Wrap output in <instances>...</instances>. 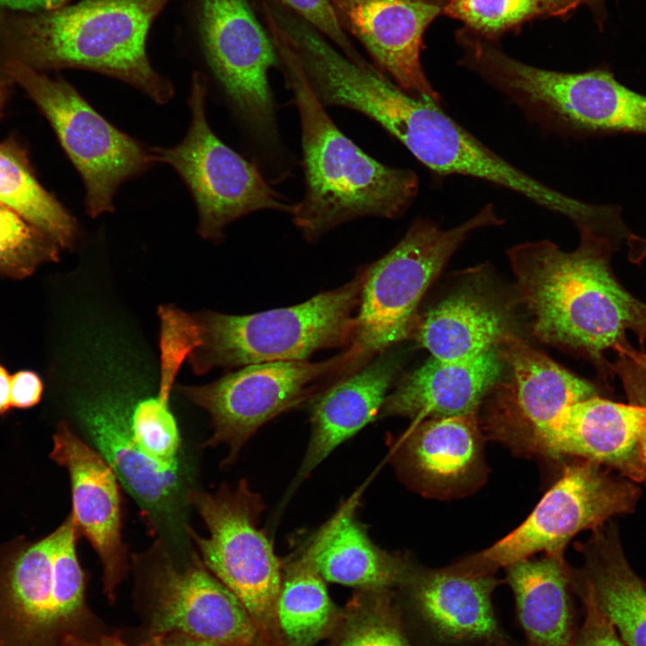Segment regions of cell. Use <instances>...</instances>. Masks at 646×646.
I'll return each instance as SVG.
<instances>
[{"label":"cell","instance_id":"41","mask_svg":"<svg viewBox=\"0 0 646 646\" xmlns=\"http://www.w3.org/2000/svg\"><path fill=\"white\" fill-rule=\"evenodd\" d=\"M8 81L0 79V114L7 98Z\"/></svg>","mask_w":646,"mask_h":646},{"label":"cell","instance_id":"12","mask_svg":"<svg viewBox=\"0 0 646 646\" xmlns=\"http://www.w3.org/2000/svg\"><path fill=\"white\" fill-rule=\"evenodd\" d=\"M199 24L207 63L253 139L279 146L268 72L278 57L247 0H201Z\"/></svg>","mask_w":646,"mask_h":646},{"label":"cell","instance_id":"4","mask_svg":"<svg viewBox=\"0 0 646 646\" xmlns=\"http://www.w3.org/2000/svg\"><path fill=\"white\" fill-rule=\"evenodd\" d=\"M460 64L499 90L544 129L573 136L646 135V95L605 68L551 71L516 60L493 41L469 35Z\"/></svg>","mask_w":646,"mask_h":646},{"label":"cell","instance_id":"31","mask_svg":"<svg viewBox=\"0 0 646 646\" xmlns=\"http://www.w3.org/2000/svg\"><path fill=\"white\" fill-rule=\"evenodd\" d=\"M58 244L38 226L0 202V275L24 278L57 261Z\"/></svg>","mask_w":646,"mask_h":646},{"label":"cell","instance_id":"22","mask_svg":"<svg viewBox=\"0 0 646 646\" xmlns=\"http://www.w3.org/2000/svg\"><path fill=\"white\" fill-rule=\"evenodd\" d=\"M593 531L581 546L583 566L571 568L572 589L593 602L624 646H646V585L630 566L615 526Z\"/></svg>","mask_w":646,"mask_h":646},{"label":"cell","instance_id":"44","mask_svg":"<svg viewBox=\"0 0 646 646\" xmlns=\"http://www.w3.org/2000/svg\"><path fill=\"white\" fill-rule=\"evenodd\" d=\"M69 1H70V0H64V5H65V4H67V3H68Z\"/></svg>","mask_w":646,"mask_h":646},{"label":"cell","instance_id":"45","mask_svg":"<svg viewBox=\"0 0 646 646\" xmlns=\"http://www.w3.org/2000/svg\"><path fill=\"white\" fill-rule=\"evenodd\" d=\"M646 585V584H645Z\"/></svg>","mask_w":646,"mask_h":646},{"label":"cell","instance_id":"20","mask_svg":"<svg viewBox=\"0 0 646 646\" xmlns=\"http://www.w3.org/2000/svg\"><path fill=\"white\" fill-rule=\"evenodd\" d=\"M399 367L397 357L385 351L318 397L310 415V441L292 491L336 448L379 416Z\"/></svg>","mask_w":646,"mask_h":646},{"label":"cell","instance_id":"10","mask_svg":"<svg viewBox=\"0 0 646 646\" xmlns=\"http://www.w3.org/2000/svg\"><path fill=\"white\" fill-rule=\"evenodd\" d=\"M602 466L587 459L567 465L519 527L458 563L473 573L493 574L536 553H563L577 533L595 530L611 517L631 512L640 496L638 487Z\"/></svg>","mask_w":646,"mask_h":646},{"label":"cell","instance_id":"42","mask_svg":"<svg viewBox=\"0 0 646 646\" xmlns=\"http://www.w3.org/2000/svg\"><path fill=\"white\" fill-rule=\"evenodd\" d=\"M484 646H512L511 642H491Z\"/></svg>","mask_w":646,"mask_h":646},{"label":"cell","instance_id":"27","mask_svg":"<svg viewBox=\"0 0 646 646\" xmlns=\"http://www.w3.org/2000/svg\"><path fill=\"white\" fill-rule=\"evenodd\" d=\"M342 615L303 550L283 563L276 620L284 646H316L336 630Z\"/></svg>","mask_w":646,"mask_h":646},{"label":"cell","instance_id":"19","mask_svg":"<svg viewBox=\"0 0 646 646\" xmlns=\"http://www.w3.org/2000/svg\"><path fill=\"white\" fill-rule=\"evenodd\" d=\"M502 366L498 348L460 361L431 357L386 397L379 416L409 417L417 424L428 417L476 413Z\"/></svg>","mask_w":646,"mask_h":646},{"label":"cell","instance_id":"32","mask_svg":"<svg viewBox=\"0 0 646 646\" xmlns=\"http://www.w3.org/2000/svg\"><path fill=\"white\" fill-rule=\"evenodd\" d=\"M291 10L336 45L351 59L362 57L339 24L330 0H273Z\"/></svg>","mask_w":646,"mask_h":646},{"label":"cell","instance_id":"5","mask_svg":"<svg viewBox=\"0 0 646 646\" xmlns=\"http://www.w3.org/2000/svg\"><path fill=\"white\" fill-rule=\"evenodd\" d=\"M365 275L362 267L344 285L290 307L249 315L191 313L194 346L188 356L194 373L308 360L319 350L350 345Z\"/></svg>","mask_w":646,"mask_h":646},{"label":"cell","instance_id":"9","mask_svg":"<svg viewBox=\"0 0 646 646\" xmlns=\"http://www.w3.org/2000/svg\"><path fill=\"white\" fill-rule=\"evenodd\" d=\"M206 80L192 78L188 105L191 123L185 138L172 147L150 148L153 162L170 165L191 192L197 207V231L218 240L227 224L259 210L291 214L257 167L226 145L210 127L205 115Z\"/></svg>","mask_w":646,"mask_h":646},{"label":"cell","instance_id":"24","mask_svg":"<svg viewBox=\"0 0 646 646\" xmlns=\"http://www.w3.org/2000/svg\"><path fill=\"white\" fill-rule=\"evenodd\" d=\"M498 301L481 287L467 285L451 293L418 319L413 332L432 357L460 361L498 348L513 334Z\"/></svg>","mask_w":646,"mask_h":646},{"label":"cell","instance_id":"15","mask_svg":"<svg viewBox=\"0 0 646 646\" xmlns=\"http://www.w3.org/2000/svg\"><path fill=\"white\" fill-rule=\"evenodd\" d=\"M337 21L376 67L406 92L441 104L420 60L423 34L445 0H330Z\"/></svg>","mask_w":646,"mask_h":646},{"label":"cell","instance_id":"25","mask_svg":"<svg viewBox=\"0 0 646 646\" xmlns=\"http://www.w3.org/2000/svg\"><path fill=\"white\" fill-rule=\"evenodd\" d=\"M78 415L118 479L144 506L158 509L178 486L179 467L162 464L147 455L135 439L130 413L111 397L84 400Z\"/></svg>","mask_w":646,"mask_h":646},{"label":"cell","instance_id":"23","mask_svg":"<svg viewBox=\"0 0 646 646\" xmlns=\"http://www.w3.org/2000/svg\"><path fill=\"white\" fill-rule=\"evenodd\" d=\"M358 493L351 497L303 548L327 581L362 590L401 586L413 564L375 546L355 517Z\"/></svg>","mask_w":646,"mask_h":646},{"label":"cell","instance_id":"11","mask_svg":"<svg viewBox=\"0 0 646 646\" xmlns=\"http://www.w3.org/2000/svg\"><path fill=\"white\" fill-rule=\"evenodd\" d=\"M348 360L346 350L320 362L279 361L240 367L202 386L175 388L211 416L213 434L204 446L228 445L223 464L233 461L247 441L266 423L304 402L324 376Z\"/></svg>","mask_w":646,"mask_h":646},{"label":"cell","instance_id":"17","mask_svg":"<svg viewBox=\"0 0 646 646\" xmlns=\"http://www.w3.org/2000/svg\"><path fill=\"white\" fill-rule=\"evenodd\" d=\"M51 458L68 470L72 516L103 567L104 592L110 600L126 574V548L121 536L118 477L105 458L83 442L66 423L53 436Z\"/></svg>","mask_w":646,"mask_h":646},{"label":"cell","instance_id":"28","mask_svg":"<svg viewBox=\"0 0 646 646\" xmlns=\"http://www.w3.org/2000/svg\"><path fill=\"white\" fill-rule=\"evenodd\" d=\"M0 202L41 229L61 249L74 244L76 222L38 182L25 152L14 142L0 144Z\"/></svg>","mask_w":646,"mask_h":646},{"label":"cell","instance_id":"35","mask_svg":"<svg viewBox=\"0 0 646 646\" xmlns=\"http://www.w3.org/2000/svg\"><path fill=\"white\" fill-rule=\"evenodd\" d=\"M144 646H221L181 633L149 635Z\"/></svg>","mask_w":646,"mask_h":646},{"label":"cell","instance_id":"36","mask_svg":"<svg viewBox=\"0 0 646 646\" xmlns=\"http://www.w3.org/2000/svg\"><path fill=\"white\" fill-rule=\"evenodd\" d=\"M64 5V0H0V9L37 13L49 11Z\"/></svg>","mask_w":646,"mask_h":646},{"label":"cell","instance_id":"43","mask_svg":"<svg viewBox=\"0 0 646 646\" xmlns=\"http://www.w3.org/2000/svg\"><path fill=\"white\" fill-rule=\"evenodd\" d=\"M636 361L639 362L640 365L644 366V368L646 369V359H643V357L639 355Z\"/></svg>","mask_w":646,"mask_h":646},{"label":"cell","instance_id":"34","mask_svg":"<svg viewBox=\"0 0 646 646\" xmlns=\"http://www.w3.org/2000/svg\"><path fill=\"white\" fill-rule=\"evenodd\" d=\"M43 392L40 377L31 371H20L11 376V406L16 408H29L38 404Z\"/></svg>","mask_w":646,"mask_h":646},{"label":"cell","instance_id":"16","mask_svg":"<svg viewBox=\"0 0 646 646\" xmlns=\"http://www.w3.org/2000/svg\"><path fill=\"white\" fill-rule=\"evenodd\" d=\"M499 583L493 574H475L457 563L439 569L413 565L400 587L432 646H484L510 641L492 602Z\"/></svg>","mask_w":646,"mask_h":646},{"label":"cell","instance_id":"30","mask_svg":"<svg viewBox=\"0 0 646 646\" xmlns=\"http://www.w3.org/2000/svg\"><path fill=\"white\" fill-rule=\"evenodd\" d=\"M336 629L333 646H413L388 589L362 590Z\"/></svg>","mask_w":646,"mask_h":646},{"label":"cell","instance_id":"8","mask_svg":"<svg viewBox=\"0 0 646 646\" xmlns=\"http://www.w3.org/2000/svg\"><path fill=\"white\" fill-rule=\"evenodd\" d=\"M1 68L8 80L26 91L52 126L83 181L88 214L113 212L120 185L153 163L150 148L110 124L66 81L13 59L2 61Z\"/></svg>","mask_w":646,"mask_h":646},{"label":"cell","instance_id":"21","mask_svg":"<svg viewBox=\"0 0 646 646\" xmlns=\"http://www.w3.org/2000/svg\"><path fill=\"white\" fill-rule=\"evenodd\" d=\"M398 461L403 473L423 491L450 494L470 485L483 470L476 413L417 423L406 436Z\"/></svg>","mask_w":646,"mask_h":646},{"label":"cell","instance_id":"2","mask_svg":"<svg viewBox=\"0 0 646 646\" xmlns=\"http://www.w3.org/2000/svg\"><path fill=\"white\" fill-rule=\"evenodd\" d=\"M267 30L301 120L305 192L291 214L303 237L316 240L362 216L402 215L417 195V175L379 162L345 135L315 95L284 35L273 24Z\"/></svg>","mask_w":646,"mask_h":646},{"label":"cell","instance_id":"14","mask_svg":"<svg viewBox=\"0 0 646 646\" xmlns=\"http://www.w3.org/2000/svg\"><path fill=\"white\" fill-rule=\"evenodd\" d=\"M149 635L181 633L221 646H268L234 594L202 563L161 565Z\"/></svg>","mask_w":646,"mask_h":646},{"label":"cell","instance_id":"38","mask_svg":"<svg viewBox=\"0 0 646 646\" xmlns=\"http://www.w3.org/2000/svg\"><path fill=\"white\" fill-rule=\"evenodd\" d=\"M10 380L6 369L0 364V415L5 413L12 406L10 400Z\"/></svg>","mask_w":646,"mask_h":646},{"label":"cell","instance_id":"29","mask_svg":"<svg viewBox=\"0 0 646 646\" xmlns=\"http://www.w3.org/2000/svg\"><path fill=\"white\" fill-rule=\"evenodd\" d=\"M587 0H445L443 13L465 29L494 41L530 20L569 14Z\"/></svg>","mask_w":646,"mask_h":646},{"label":"cell","instance_id":"3","mask_svg":"<svg viewBox=\"0 0 646 646\" xmlns=\"http://www.w3.org/2000/svg\"><path fill=\"white\" fill-rule=\"evenodd\" d=\"M170 1L83 0L29 13L0 9L2 60H17L39 72H98L165 104L173 86L151 65L146 39Z\"/></svg>","mask_w":646,"mask_h":646},{"label":"cell","instance_id":"33","mask_svg":"<svg viewBox=\"0 0 646 646\" xmlns=\"http://www.w3.org/2000/svg\"><path fill=\"white\" fill-rule=\"evenodd\" d=\"M585 617L570 646H624L609 621L587 597H579Z\"/></svg>","mask_w":646,"mask_h":646},{"label":"cell","instance_id":"6","mask_svg":"<svg viewBox=\"0 0 646 646\" xmlns=\"http://www.w3.org/2000/svg\"><path fill=\"white\" fill-rule=\"evenodd\" d=\"M502 223L491 204L448 230L417 219L393 249L366 266L342 378L413 334L421 300L450 257L473 231Z\"/></svg>","mask_w":646,"mask_h":646},{"label":"cell","instance_id":"1","mask_svg":"<svg viewBox=\"0 0 646 646\" xmlns=\"http://www.w3.org/2000/svg\"><path fill=\"white\" fill-rule=\"evenodd\" d=\"M579 232L572 251L544 240L518 244L508 257L535 336L585 356L607 373L608 350L633 354L627 332L646 342V302L615 277L611 258L618 247L590 229Z\"/></svg>","mask_w":646,"mask_h":646},{"label":"cell","instance_id":"18","mask_svg":"<svg viewBox=\"0 0 646 646\" xmlns=\"http://www.w3.org/2000/svg\"><path fill=\"white\" fill-rule=\"evenodd\" d=\"M499 353L513 376L511 409L494 419V438L514 446L527 432L554 418L577 402L597 396L590 382L564 369L514 334L500 344Z\"/></svg>","mask_w":646,"mask_h":646},{"label":"cell","instance_id":"7","mask_svg":"<svg viewBox=\"0 0 646 646\" xmlns=\"http://www.w3.org/2000/svg\"><path fill=\"white\" fill-rule=\"evenodd\" d=\"M208 537L188 533L204 565L240 600L268 646H284L276 620L283 563L258 522L264 509L258 493L242 480L215 493L190 490Z\"/></svg>","mask_w":646,"mask_h":646},{"label":"cell","instance_id":"13","mask_svg":"<svg viewBox=\"0 0 646 646\" xmlns=\"http://www.w3.org/2000/svg\"><path fill=\"white\" fill-rule=\"evenodd\" d=\"M646 432V406L598 396L567 406L533 428L516 449L550 457L575 456L616 469L635 482L646 480L639 442Z\"/></svg>","mask_w":646,"mask_h":646},{"label":"cell","instance_id":"26","mask_svg":"<svg viewBox=\"0 0 646 646\" xmlns=\"http://www.w3.org/2000/svg\"><path fill=\"white\" fill-rule=\"evenodd\" d=\"M506 568L528 646H570L578 627L571 568L563 553L523 559Z\"/></svg>","mask_w":646,"mask_h":646},{"label":"cell","instance_id":"39","mask_svg":"<svg viewBox=\"0 0 646 646\" xmlns=\"http://www.w3.org/2000/svg\"><path fill=\"white\" fill-rule=\"evenodd\" d=\"M605 1L606 0H587V5L597 14V18H602L604 16L603 8Z\"/></svg>","mask_w":646,"mask_h":646},{"label":"cell","instance_id":"40","mask_svg":"<svg viewBox=\"0 0 646 646\" xmlns=\"http://www.w3.org/2000/svg\"><path fill=\"white\" fill-rule=\"evenodd\" d=\"M639 456L646 472V432L643 433L639 442Z\"/></svg>","mask_w":646,"mask_h":646},{"label":"cell","instance_id":"37","mask_svg":"<svg viewBox=\"0 0 646 646\" xmlns=\"http://www.w3.org/2000/svg\"><path fill=\"white\" fill-rule=\"evenodd\" d=\"M63 646H127L119 637L118 633L112 635H100L97 638L86 636L67 635Z\"/></svg>","mask_w":646,"mask_h":646}]
</instances>
